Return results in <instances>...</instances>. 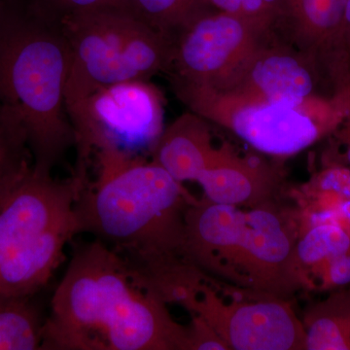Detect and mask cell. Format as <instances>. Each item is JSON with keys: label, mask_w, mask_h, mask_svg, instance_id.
Returning <instances> with one entry per match:
<instances>
[{"label": "cell", "mask_w": 350, "mask_h": 350, "mask_svg": "<svg viewBox=\"0 0 350 350\" xmlns=\"http://www.w3.org/2000/svg\"><path fill=\"white\" fill-rule=\"evenodd\" d=\"M264 1L280 15L282 24V21L284 19L285 11H286V0H264Z\"/></svg>", "instance_id": "603a6c76"}, {"label": "cell", "mask_w": 350, "mask_h": 350, "mask_svg": "<svg viewBox=\"0 0 350 350\" xmlns=\"http://www.w3.org/2000/svg\"><path fill=\"white\" fill-rule=\"evenodd\" d=\"M6 1H9V2H25V1H27V0H6Z\"/></svg>", "instance_id": "4316f807"}, {"label": "cell", "mask_w": 350, "mask_h": 350, "mask_svg": "<svg viewBox=\"0 0 350 350\" xmlns=\"http://www.w3.org/2000/svg\"><path fill=\"white\" fill-rule=\"evenodd\" d=\"M187 350H229L217 333L200 315L191 314Z\"/></svg>", "instance_id": "7402d4cb"}, {"label": "cell", "mask_w": 350, "mask_h": 350, "mask_svg": "<svg viewBox=\"0 0 350 350\" xmlns=\"http://www.w3.org/2000/svg\"><path fill=\"white\" fill-rule=\"evenodd\" d=\"M186 254L204 275L287 299L304 288L298 216L266 202L250 209L195 199L186 213Z\"/></svg>", "instance_id": "277c9868"}, {"label": "cell", "mask_w": 350, "mask_h": 350, "mask_svg": "<svg viewBox=\"0 0 350 350\" xmlns=\"http://www.w3.org/2000/svg\"><path fill=\"white\" fill-rule=\"evenodd\" d=\"M347 49L350 57V38L347 41Z\"/></svg>", "instance_id": "484cf974"}, {"label": "cell", "mask_w": 350, "mask_h": 350, "mask_svg": "<svg viewBox=\"0 0 350 350\" xmlns=\"http://www.w3.org/2000/svg\"><path fill=\"white\" fill-rule=\"evenodd\" d=\"M340 138H342L345 146H347V150H345V159H347V163L350 165V135H342Z\"/></svg>", "instance_id": "d4e9b609"}, {"label": "cell", "mask_w": 350, "mask_h": 350, "mask_svg": "<svg viewBox=\"0 0 350 350\" xmlns=\"http://www.w3.org/2000/svg\"><path fill=\"white\" fill-rule=\"evenodd\" d=\"M347 0H286L283 31L306 54H325L344 41Z\"/></svg>", "instance_id": "5bb4252c"}, {"label": "cell", "mask_w": 350, "mask_h": 350, "mask_svg": "<svg viewBox=\"0 0 350 350\" xmlns=\"http://www.w3.org/2000/svg\"><path fill=\"white\" fill-rule=\"evenodd\" d=\"M179 305L200 315L229 350L306 349L303 321L282 297L202 275Z\"/></svg>", "instance_id": "ba28073f"}, {"label": "cell", "mask_w": 350, "mask_h": 350, "mask_svg": "<svg viewBox=\"0 0 350 350\" xmlns=\"http://www.w3.org/2000/svg\"><path fill=\"white\" fill-rule=\"evenodd\" d=\"M231 145L216 146L207 120L190 111L165 128L151 159L180 183L196 181L232 150Z\"/></svg>", "instance_id": "7c38bea8"}, {"label": "cell", "mask_w": 350, "mask_h": 350, "mask_svg": "<svg viewBox=\"0 0 350 350\" xmlns=\"http://www.w3.org/2000/svg\"><path fill=\"white\" fill-rule=\"evenodd\" d=\"M96 239L73 251L50 304L41 350H187V326Z\"/></svg>", "instance_id": "7a4b0ae2"}, {"label": "cell", "mask_w": 350, "mask_h": 350, "mask_svg": "<svg viewBox=\"0 0 350 350\" xmlns=\"http://www.w3.org/2000/svg\"><path fill=\"white\" fill-rule=\"evenodd\" d=\"M278 181L280 174L268 163L239 155L234 148L196 180L209 202L251 207L269 202Z\"/></svg>", "instance_id": "4fadbf2b"}, {"label": "cell", "mask_w": 350, "mask_h": 350, "mask_svg": "<svg viewBox=\"0 0 350 350\" xmlns=\"http://www.w3.org/2000/svg\"><path fill=\"white\" fill-rule=\"evenodd\" d=\"M319 75L310 57L278 38L258 50L224 91L211 93L178 83L175 93L183 103L282 101L306 107L320 98L315 93Z\"/></svg>", "instance_id": "8fae6325"}, {"label": "cell", "mask_w": 350, "mask_h": 350, "mask_svg": "<svg viewBox=\"0 0 350 350\" xmlns=\"http://www.w3.org/2000/svg\"><path fill=\"white\" fill-rule=\"evenodd\" d=\"M31 6L53 19L63 21L92 11L121 9L130 10L129 0H27Z\"/></svg>", "instance_id": "ffe728a7"}, {"label": "cell", "mask_w": 350, "mask_h": 350, "mask_svg": "<svg viewBox=\"0 0 350 350\" xmlns=\"http://www.w3.org/2000/svg\"><path fill=\"white\" fill-rule=\"evenodd\" d=\"M301 321L306 349L350 350V292L334 294L315 304Z\"/></svg>", "instance_id": "9a60e30c"}, {"label": "cell", "mask_w": 350, "mask_h": 350, "mask_svg": "<svg viewBox=\"0 0 350 350\" xmlns=\"http://www.w3.org/2000/svg\"><path fill=\"white\" fill-rule=\"evenodd\" d=\"M344 38L345 46L350 38V0H347L344 16Z\"/></svg>", "instance_id": "cb8c5ba5"}, {"label": "cell", "mask_w": 350, "mask_h": 350, "mask_svg": "<svg viewBox=\"0 0 350 350\" xmlns=\"http://www.w3.org/2000/svg\"><path fill=\"white\" fill-rule=\"evenodd\" d=\"M207 6L250 21L262 27L278 32L280 29V15L264 0H202Z\"/></svg>", "instance_id": "d6986e66"}, {"label": "cell", "mask_w": 350, "mask_h": 350, "mask_svg": "<svg viewBox=\"0 0 350 350\" xmlns=\"http://www.w3.org/2000/svg\"><path fill=\"white\" fill-rule=\"evenodd\" d=\"M350 283V252L338 255L326 262L313 275L308 288L331 289Z\"/></svg>", "instance_id": "44dd1931"}, {"label": "cell", "mask_w": 350, "mask_h": 350, "mask_svg": "<svg viewBox=\"0 0 350 350\" xmlns=\"http://www.w3.org/2000/svg\"><path fill=\"white\" fill-rule=\"evenodd\" d=\"M186 105L207 121L231 131L255 150L278 159L301 153L336 129L330 105L323 100L306 107L282 101L196 100Z\"/></svg>", "instance_id": "30bf717a"}, {"label": "cell", "mask_w": 350, "mask_h": 350, "mask_svg": "<svg viewBox=\"0 0 350 350\" xmlns=\"http://www.w3.org/2000/svg\"><path fill=\"white\" fill-rule=\"evenodd\" d=\"M163 117V94L149 81L98 88L68 114L77 153L72 176L86 183L101 149L151 157L165 130Z\"/></svg>", "instance_id": "52a82bcc"}, {"label": "cell", "mask_w": 350, "mask_h": 350, "mask_svg": "<svg viewBox=\"0 0 350 350\" xmlns=\"http://www.w3.org/2000/svg\"><path fill=\"white\" fill-rule=\"evenodd\" d=\"M71 52L61 22L27 2L0 10V107L27 139L34 169L52 172L75 145L66 112Z\"/></svg>", "instance_id": "3957f363"}, {"label": "cell", "mask_w": 350, "mask_h": 350, "mask_svg": "<svg viewBox=\"0 0 350 350\" xmlns=\"http://www.w3.org/2000/svg\"><path fill=\"white\" fill-rule=\"evenodd\" d=\"M36 298L0 294V350H41L46 317Z\"/></svg>", "instance_id": "2e32d148"}, {"label": "cell", "mask_w": 350, "mask_h": 350, "mask_svg": "<svg viewBox=\"0 0 350 350\" xmlns=\"http://www.w3.org/2000/svg\"><path fill=\"white\" fill-rule=\"evenodd\" d=\"M96 176L75 202L78 234L114 252L135 282L165 304L199 275L186 254V213L196 199L147 156L94 154Z\"/></svg>", "instance_id": "6da1fadb"}, {"label": "cell", "mask_w": 350, "mask_h": 350, "mask_svg": "<svg viewBox=\"0 0 350 350\" xmlns=\"http://www.w3.org/2000/svg\"><path fill=\"white\" fill-rule=\"evenodd\" d=\"M32 165L24 133L0 107V200Z\"/></svg>", "instance_id": "ac0fdd59"}, {"label": "cell", "mask_w": 350, "mask_h": 350, "mask_svg": "<svg viewBox=\"0 0 350 350\" xmlns=\"http://www.w3.org/2000/svg\"><path fill=\"white\" fill-rule=\"evenodd\" d=\"M131 12L172 39L207 6L202 0H129Z\"/></svg>", "instance_id": "e0dca14e"}, {"label": "cell", "mask_w": 350, "mask_h": 350, "mask_svg": "<svg viewBox=\"0 0 350 350\" xmlns=\"http://www.w3.org/2000/svg\"><path fill=\"white\" fill-rule=\"evenodd\" d=\"M280 38L278 32L206 6L174 40L172 81L204 91H224L258 50Z\"/></svg>", "instance_id": "9c48e42d"}, {"label": "cell", "mask_w": 350, "mask_h": 350, "mask_svg": "<svg viewBox=\"0 0 350 350\" xmlns=\"http://www.w3.org/2000/svg\"><path fill=\"white\" fill-rule=\"evenodd\" d=\"M71 52L68 115L98 88L169 72L174 42L121 9L92 11L61 21Z\"/></svg>", "instance_id": "8992f818"}, {"label": "cell", "mask_w": 350, "mask_h": 350, "mask_svg": "<svg viewBox=\"0 0 350 350\" xmlns=\"http://www.w3.org/2000/svg\"><path fill=\"white\" fill-rule=\"evenodd\" d=\"M82 184L33 165L0 200V294L38 296L78 234L75 202Z\"/></svg>", "instance_id": "5b68a950"}]
</instances>
